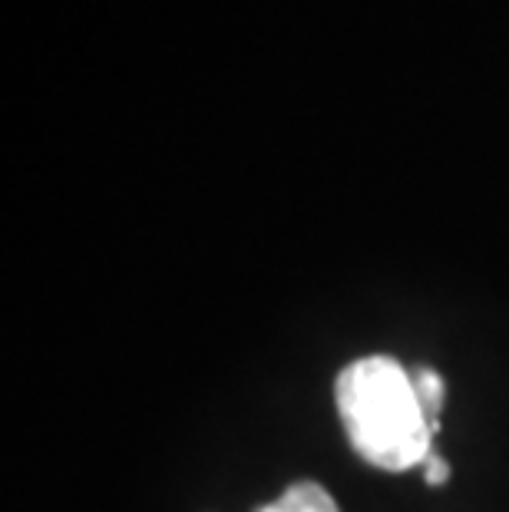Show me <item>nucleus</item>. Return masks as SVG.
Wrapping results in <instances>:
<instances>
[{"label": "nucleus", "mask_w": 509, "mask_h": 512, "mask_svg": "<svg viewBox=\"0 0 509 512\" xmlns=\"http://www.w3.org/2000/svg\"><path fill=\"white\" fill-rule=\"evenodd\" d=\"M255 512H341V509L321 483H314V479H298V483H291L278 499L258 506Z\"/></svg>", "instance_id": "nucleus-2"}, {"label": "nucleus", "mask_w": 509, "mask_h": 512, "mask_svg": "<svg viewBox=\"0 0 509 512\" xmlns=\"http://www.w3.org/2000/svg\"><path fill=\"white\" fill-rule=\"evenodd\" d=\"M424 473H427V483L430 486H443L450 479V463L443 460L440 453H430L427 463H424Z\"/></svg>", "instance_id": "nucleus-4"}, {"label": "nucleus", "mask_w": 509, "mask_h": 512, "mask_svg": "<svg viewBox=\"0 0 509 512\" xmlns=\"http://www.w3.org/2000/svg\"><path fill=\"white\" fill-rule=\"evenodd\" d=\"M410 384L417 390V400L424 407L427 420L433 430H440V407H443V377L437 374L433 367L420 364V367H410Z\"/></svg>", "instance_id": "nucleus-3"}, {"label": "nucleus", "mask_w": 509, "mask_h": 512, "mask_svg": "<svg viewBox=\"0 0 509 512\" xmlns=\"http://www.w3.org/2000/svg\"><path fill=\"white\" fill-rule=\"evenodd\" d=\"M334 403L354 453L387 473L424 466L433 453V430L410 370L387 354L361 357L334 380Z\"/></svg>", "instance_id": "nucleus-1"}]
</instances>
